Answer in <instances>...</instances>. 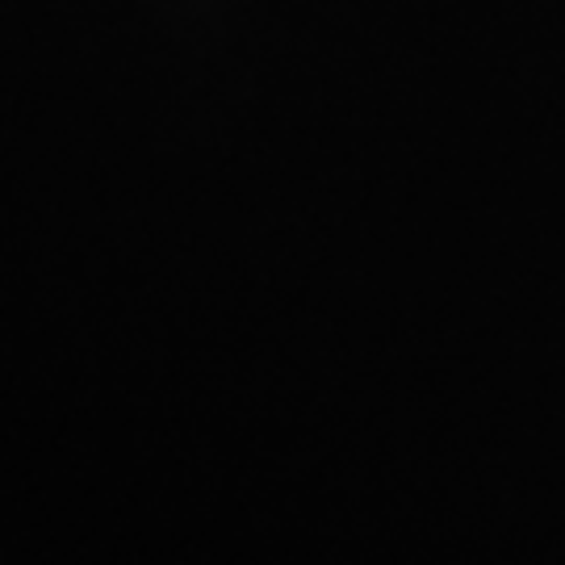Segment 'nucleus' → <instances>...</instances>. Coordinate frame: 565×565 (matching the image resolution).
<instances>
[]
</instances>
